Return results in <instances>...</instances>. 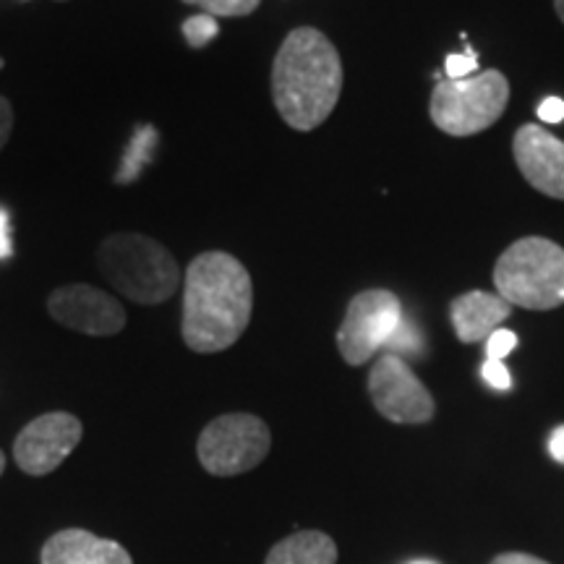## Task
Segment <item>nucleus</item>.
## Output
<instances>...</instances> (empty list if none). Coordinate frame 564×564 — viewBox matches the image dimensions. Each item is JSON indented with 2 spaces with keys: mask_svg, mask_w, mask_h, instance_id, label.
Segmentation results:
<instances>
[{
  "mask_svg": "<svg viewBox=\"0 0 564 564\" xmlns=\"http://www.w3.org/2000/svg\"><path fill=\"white\" fill-rule=\"evenodd\" d=\"M253 312L251 274L225 251L199 253L183 288V343L194 352H220L246 333Z\"/></svg>",
  "mask_w": 564,
  "mask_h": 564,
  "instance_id": "f257e3e1",
  "label": "nucleus"
},
{
  "mask_svg": "<svg viewBox=\"0 0 564 564\" xmlns=\"http://www.w3.org/2000/svg\"><path fill=\"white\" fill-rule=\"evenodd\" d=\"M343 91V61L327 34L299 26L282 40L272 63V97L295 131H314L333 116Z\"/></svg>",
  "mask_w": 564,
  "mask_h": 564,
  "instance_id": "f03ea898",
  "label": "nucleus"
},
{
  "mask_svg": "<svg viewBox=\"0 0 564 564\" xmlns=\"http://www.w3.org/2000/svg\"><path fill=\"white\" fill-rule=\"evenodd\" d=\"M105 280L141 306H158L173 299L181 285V267L173 253L141 232H116L100 246Z\"/></svg>",
  "mask_w": 564,
  "mask_h": 564,
  "instance_id": "7ed1b4c3",
  "label": "nucleus"
},
{
  "mask_svg": "<svg viewBox=\"0 0 564 564\" xmlns=\"http://www.w3.org/2000/svg\"><path fill=\"white\" fill-rule=\"evenodd\" d=\"M497 295L528 312L564 306V249L541 236L514 241L494 264Z\"/></svg>",
  "mask_w": 564,
  "mask_h": 564,
  "instance_id": "20e7f679",
  "label": "nucleus"
},
{
  "mask_svg": "<svg viewBox=\"0 0 564 564\" xmlns=\"http://www.w3.org/2000/svg\"><path fill=\"white\" fill-rule=\"evenodd\" d=\"M507 102L510 82L502 70L489 68L468 79H442L429 100V116L440 131L465 139L497 123Z\"/></svg>",
  "mask_w": 564,
  "mask_h": 564,
  "instance_id": "39448f33",
  "label": "nucleus"
},
{
  "mask_svg": "<svg viewBox=\"0 0 564 564\" xmlns=\"http://www.w3.org/2000/svg\"><path fill=\"white\" fill-rule=\"evenodd\" d=\"M270 426L259 415L228 413L204 426L196 455L207 474L230 478L257 468L270 455Z\"/></svg>",
  "mask_w": 564,
  "mask_h": 564,
  "instance_id": "423d86ee",
  "label": "nucleus"
},
{
  "mask_svg": "<svg viewBox=\"0 0 564 564\" xmlns=\"http://www.w3.org/2000/svg\"><path fill=\"white\" fill-rule=\"evenodd\" d=\"M403 319V303L392 291L371 288V291L352 295L340 329H337V348H340L345 364H369L390 343Z\"/></svg>",
  "mask_w": 564,
  "mask_h": 564,
  "instance_id": "0eeeda50",
  "label": "nucleus"
},
{
  "mask_svg": "<svg viewBox=\"0 0 564 564\" xmlns=\"http://www.w3.org/2000/svg\"><path fill=\"white\" fill-rule=\"evenodd\" d=\"M369 398L392 423H429L436 413L432 392L394 352L379 356L369 371Z\"/></svg>",
  "mask_w": 564,
  "mask_h": 564,
  "instance_id": "6e6552de",
  "label": "nucleus"
},
{
  "mask_svg": "<svg viewBox=\"0 0 564 564\" xmlns=\"http://www.w3.org/2000/svg\"><path fill=\"white\" fill-rule=\"evenodd\" d=\"M82 434V421L76 415L63 411L45 413L21 429L13 442V457L24 474L47 476L74 453Z\"/></svg>",
  "mask_w": 564,
  "mask_h": 564,
  "instance_id": "1a4fd4ad",
  "label": "nucleus"
},
{
  "mask_svg": "<svg viewBox=\"0 0 564 564\" xmlns=\"http://www.w3.org/2000/svg\"><path fill=\"white\" fill-rule=\"evenodd\" d=\"M47 312L63 327L82 335L110 337L126 327V312L121 303L100 288L84 285V282L53 291L47 299Z\"/></svg>",
  "mask_w": 564,
  "mask_h": 564,
  "instance_id": "9d476101",
  "label": "nucleus"
},
{
  "mask_svg": "<svg viewBox=\"0 0 564 564\" xmlns=\"http://www.w3.org/2000/svg\"><path fill=\"white\" fill-rule=\"evenodd\" d=\"M512 154L518 171L539 194L564 202V141L544 126L525 123L514 131Z\"/></svg>",
  "mask_w": 564,
  "mask_h": 564,
  "instance_id": "9b49d317",
  "label": "nucleus"
},
{
  "mask_svg": "<svg viewBox=\"0 0 564 564\" xmlns=\"http://www.w3.org/2000/svg\"><path fill=\"white\" fill-rule=\"evenodd\" d=\"M42 564H133L131 554L112 539L84 531V528H66L55 533L42 546Z\"/></svg>",
  "mask_w": 564,
  "mask_h": 564,
  "instance_id": "f8f14e48",
  "label": "nucleus"
},
{
  "mask_svg": "<svg viewBox=\"0 0 564 564\" xmlns=\"http://www.w3.org/2000/svg\"><path fill=\"white\" fill-rule=\"evenodd\" d=\"M510 314H512L510 303L486 291L463 293L449 303L453 329L457 340L465 345L489 340V335L494 329H499V324H502Z\"/></svg>",
  "mask_w": 564,
  "mask_h": 564,
  "instance_id": "ddd939ff",
  "label": "nucleus"
},
{
  "mask_svg": "<svg viewBox=\"0 0 564 564\" xmlns=\"http://www.w3.org/2000/svg\"><path fill=\"white\" fill-rule=\"evenodd\" d=\"M264 564H337V546L327 533L301 531L274 544Z\"/></svg>",
  "mask_w": 564,
  "mask_h": 564,
  "instance_id": "4468645a",
  "label": "nucleus"
},
{
  "mask_svg": "<svg viewBox=\"0 0 564 564\" xmlns=\"http://www.w3.org/2000/svg\"><path fill=\"white\" fill-rule=\"evenodd\" d=\"M183 3L188 6H199L204 13H209V17H249L259 9V3L262 0H183Z\"/></svg>",
  "mask_w": 564,
  "mask_h": 564,
  "instance_id": "2eb2a0df",
  "label": "nucleus"
},
{
  "mask_svg": "<svg viewBox=\"0 0 564 564\" xmlns=\"http://www.w3.org/2000/svg\"><path fill=\"white\" fill-rule=\"evenodd\" d=\"M217 32H220V26H217V19L209 17V13H199V17H192L183 24V34H186V42L192 47L209 45L217 37Z\"/></svg>",
  "mask_w": 564,
  "mask_h": 564,
  "instance_id": "dca6fc26",
  "label": "nucleus"
},
{
  "mask_svg": "<svg viewBox=\"0 0 564 564\" xmlns=\"http://www.w3.org/2000/svg\"><path fill=\"white\" fill-rule=\"evenodd\" d=\"M387 352H394V356H400V352H419L421 348V340H419V333H415V327L411 322H400V327L394 329V335L390 337V343L384 345Z\"/></svg>",
  "mask_w": 564,
  "mask_h": 564,
  "instance_id": "f3484780",
  "label": "nucleus"
},
{
  "mask_svg": "<svg viewBox=\"0 0 564 564\" xmlns=\"http://www.w3.org/2000/svg\"><path fill=\"white\" fill-rule=\"evenodd\" d=\"M514 345H518V335L510 333V329H494L489 340H486V356L494 358V361H505L514 350Z\"/></svg>",
  "mask_w": 564,
  "mask_h": 564,
  "instance_id": "a211bd4d",
  "label": "nucleus"
},
{
  "mask_svg": "<svg viewBox=\"0 0 564 564\" xmlns=\"http://www.w3.org/2000/svg\"><path fill=\"white\" fill-rule=\"evenodd\" d=\"M481 377L484 382L494 387V390L507 392L512 387V377L510 369H507L505 361H494V358H486V364L481 366Z\"/></svg>",
  "mask_w": 564,
  "mask_h": 564,
  "instance_id": "6ab92c4d",
  "label": "nucleus"
},
{
  "mask_svg": "<svg viewBox=\"0 0 564 564\" xmlns=\"http://www.w3.org/2000/svg\"><path fill=\"white\" fill-rule=\"evenodd\" d=\"M476 66H478L476 53L468 47L463 55L460 53L449 55L447 63H444V70H447V79H468V74H474Z\"/></svg>",
  "mask_w": 564,
  "mask_h": 564,
  "instance_id": "aec40b11",
  "label": "nucleus"
},
{
  "mask_svg": "<svg viewBox=\"0 0 564 564\" xmlns=\"http://www.w3.org/2000/svg\"><path fill=\"white\" fill-rule=\"evenodd\" d=\"M539 118L544 123H562L564 121V100H560V97H546V100L539 105Z\"/></svg>",
  "mask_w": 564,
  "mask_h": 564,
  "instance_id": "412c9836",
  "label": "nucleus"
},
{
  "mask_svg": "<svg viewBox=\"0 0 564 564\" xmlns=\"http://www.w3.org/2000/svg\"><path fill=\"white\" fill-rule=\"evenodd\" d=\"M11 131H13V108L6 97H0V150H3L6 141H9Z\"/></svg>",
  "mask_w": 564,
  "mask_h": 564,
  "instance_id": "4be33fe9",
  "label": "nucleus"
},
{
  "mask_svg": "<svg viewBox=\"0 0 564 564\" xmlns=\"http://www.w3.org/2000/svg\"><path fill=\"white\" fill-rule=\"evenodd\" d=\"M491 564H549V562L539 560V556H533V554H523V552H507V554H499V556H494Z\"/></svg>",
  "mask_w": 564,
  "mask_h": 564,
  "instance_id": "5701e85b",
  "label": "nucleus"
},
{
  "mask_svg": "<svg viewBox=\"0 0 564 564\" xmlns=\"http://www.w3.org/2000/svg\"><path fill=\"white\" fill-rule=\"evenodd\" d=\"M549 453H552L556 463L564 465V426L554 429L552 436H549Z\"/></svg>",
  "mask_w": 564,
  "mask_h": 564,
  "instance_id": "b1692460",
  "label": "nucleus"
},
{
  "mask_svg": "<svg viewBox=\"0 0 564 564\" xmlns=\"http://www.w3.org/2000/svg\"><path fill=\"white\" fill-rule=\"evenodd\" d=\"M554 11H556V17H560L562 24H564V0H554Z\"/></svg>",
  "mask_w": 564,
  "mask_h": 564,
  "instance_id": "393cba45",
  "label": "nucleus"
},
{
  "mask_svg": "<svg viewBox=\"0 0 564 564\" xmlns=\"http://www.w3.org/2000/svg\"><path fill=\"white\" fill-rule=\"evenodd\" d=\"M3 470H6V455L0 453V476H3Z\"/></svg>",
  "mask_w": 564,
  "mask_h": 564,
  "instance_id": "a878e982",
  "label": "nucleus"
},
{
  "mask_svg": "<svg viewBox=\"0 0 564 564\" xmlns=\"http://www.w3.org/2000/svg\"><path fill=\"white\" fill-rule=\"evenodd\" d=\"M411 564H436V562H432V560H415V562H411Z\"/></svg>",
  "mask_w": 564,
  "mask_h": 564,
  "instance_id": "bb28decb",
  "label": "nucleus"
},
{
  "mask_svg": "<svg viewBox=\"0 0 564 564\" xmlns=\"http://www.w3.org/2000/svg\"><path fill=\"white\" fill-rule=\"evenodd\" d=\"M0 68H3V58H0Z\"/></svg>",
  "mask_w": 564,
  "mask_h": 564,
  "instance_id": "cd10ccee",
  "label": "nucleus"
}]
</instances>
